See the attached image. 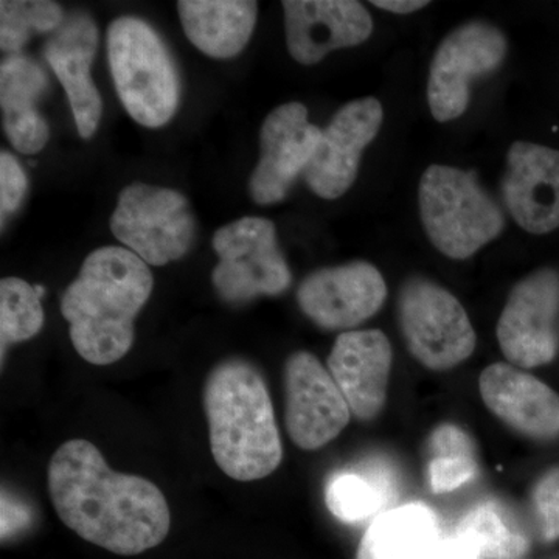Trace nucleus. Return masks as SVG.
<instances>
[{
	"label": "nucleus",
	"mask_w": 559,
	"mask_h": 559,
	"mask_svg": "<svg viewBox=\"0 0 559 559\" xmlns=\"http://www.w3.org/2000/svg\"><path fill=\"white\" fill-rule=\"evenodd\" d=\"M210 450L230 479L271 476L283 460L277 419L263 374L242 358L221 360L204 382Z\"/></svg>",
	"instance_id": "obj_3"
},
{
	"label": "nucleus",
	"mask_w": 559,
	"mask_h": 559,
	"mask_svg": "<svg viewBox=\"0 0 559 559\" xmlns=\"http://www.w3.org/2000/svg\"><path fill=\"white\" fill-rule=\"evenodd\" d=\"M481 400L489 412L527 439H559V395L546 382L511 364L496 362L481 371Z\"/></svg>",
	"instance_id": "obj_18"
},
{
	"label": "nucleus",
	"mask_w": 559,
	"mask_h": 559,
	"mask_svg": "<svg viewBox=\"0 0 559 559\" xmlns=\"http://www.w3.org/2000/svg\"><path fill=\"white\" fill-rule=\"evenodd\" d=\"M154 288L148 264L130 249L91 252L61 297L76 353L94 366H110L134 344V322Z\"/></svg>",
	"instance_id": "obj_2"
},
{
	"label": "nucleus",
	"mask_w": 559,
	"mask_h": 559,
	"mask_svg": "<svg viewBox=\"0 0 559 559\" xmlns=\"http://www.w3.org/2000/svg\"><path fill=\"white\" fill-rule=\"evenodd\" d=\"M385 299V280L367 261L312 272L297 289L300 310L323 330L355 329L373 318Z\"/></svg>",
	"instance_id": "obj_12"
},
{
	"label": "nucleus",
	"mask_w": 559,
	"mask_h": 559,
	"mask_svg": "<svg viewBox=\"0 0 559 559\" xmlns=\"http://www.w3.org/2000/svg\"><path fill=\"white\" fill-rule=\"evenodd\" d=\"M382 119L384 110L373 97L349 102L334 114L305 170L312 193L329 201L347 193L358 178L364 150L377 138Z\"/></svg>",
	"instance_id": "obj_14"
},
{
	"label": "nucleus",
	"mask_w": 559,
	"mask_h": 559,
	"mask_svg": "<svg viewBox=\"0 0 559 559\" xmlns=\"http://www.w3.org/2000/svg\"><path fill=\"white\" fill-rule=\"evenodd\" d=\"M429 485L433 492H451L476 479L479 463L476 455H433L429 462Z\"/></svg>",
	"instance_id": "obj_28"
},
{
	"label": "nucleus",
	"mask_w": 559,
	"mask_h": 559,
	"mask_svg": "<svg viewBox=\"0 0 559 559\" xmlns=\"http://www.w3.org/2000/svg\"><path fill=\"white\" fill-rule=\"evenodd\" d=\"M47 487L58 516L80 538L134 557L167 538L171 513L153 481L110 469L87 440H69L51 455Z\"/></svg>",
	"instance_id": "obj_1"
},
{
	"label": "nucleus",
	"mask_w": 559,
	"mask_h": 559,
	"mask_svg": "<svg viewBox=\"0 0 559 559\" xmlns=\"http://www.w3.org/2000/svg\"><path fill=\"white\" fill-rule=\"evenodd\" d=\"M532 509L543 539L547 543L559 539V466L546 471L536 481Z\"/></svg>",
	"instance_id": "obj_27"
},
{
	"label": "nucleus",
	"mask_w": 559,
	"mask_h": 559,
	"mask_svg": "<svg viewBox=\"0 0 559 559\" xmlns=\"http://www.w3.org/2000/svg\"><path fill=\"white\" fill-rule=\"evenodd\" d=\"M28 190V179L24 168L13 154L2 151L0 154V210L2 223L7 216L20 210Z\"/></svg>",
	"instance_id": "obj_29"
},
{
	"label": "nucleus",
	"mask_w": 559,
	"mask_h": 559,
	"mask_svg": "<svg viewBox=\"0 0 559 559\" xmlns=\"http://www.w3.org/2000/svg\"><path fill=\"white\" fill-rule=\"evenodd\" d=\"M385 495L380 480L344 471L329 480L325 502L334 518L355 524L377 514L385 503Z\"/></svg>",
	"instance_id": "obj_26"
},
{
	"label": "nucleus",
	"mask_w": 559,
	"mask_h": 559,
	"mask_svg": "<svg viewBox=\"0 0 559 559\" xmlns=\"http://www.w3.org/2000/svg\"><path fill=\"white\" fill-rule=\"evenodd\" d=\"M502 193L511 218L528 234L559 229V151L514 142L507 154Z\"/></svg>",
	"instance_id": "obj_16"
},
{
	"label": "nucleus",
	"mask_w": 559,
	"mask_h": 559,
	"mask_svg": "<svg viewBox=\"0 0 559 559\" xmlns=\"http://www.w3.org/2000/svg\"><path fill=\"white\" fill-rule=\"evenodd\" d=\"M213 249L218 255L213 286L227 304L280 296L293 282L270 219L246 216L221 227L213 235Z\"/></svg>",
	"instance_id": "obj_6"
},
{
	"label": "nucleus",
	"mask_w": 559,
	"mask_h": 559,
	"mask_svg": "<svg viewBox=\"0 0 559 559\" xmlns=\"http://www.w3.org/2000/svg\"><path fill=\"white\" fill-rule=\"evenodd\" d=\"M419 216L430 242L452 260H468L503 230L499 205L476 171L430 165L418 187Z\"/></svg>",
	"instance_id": "obj_5"
},
{
	"label": "nucleus",
	"mask_w": 559,
	"mask_h": 559,
	"mask_svg": "<svg viewBox=\"0 0 559 559\" xmlns=\"http://www.w3.org/2000/svg\"><path fill=\"white\" fill-rule=\"evenodd\" d=\"M44 326V310L35 286L17 277L0 282L2 362L10 345L35 337Z\"/></svg>",
	"instance_id": "obj_24"
},
{
	"label": "nucleus",
	"mask_w": 559,
	"mask_h": 559,
	"mask_svg": "<svg viewBox=\"0 0 559 559\" xmlns=\"http://www.w3.org/2000/svg\"><path fill=\"white\" fill-rule=\"evenodd\" d=\"M286 44L299 64L314 66L331 51L359 46L370 38L373 21L355 0H285Z\"/></svg>",
	"instance_id": "obj_15"
},
{
	"label": "nucleus",
	"mask_w": 559,
	"mask_h": 559,
	"mask_svg": "<svg viewBox=\"0 0 559 559\" xmlns=\"http://www.w3.org/2000/svg\"><path fill=\"white\" fill-rule=\"evenodd\" d=\"M429 450L432 457L447 454L476 455V448L468 433L450 423H444L432 430L429 437Z\"/></svg>",
	"instance_id": "obj_30"
},
{
	"label": "nucleus",
	"mask_w": 559,
	"mask_h": 559,
	"mask_svg": "<svg viewBox=\"0 0 559 559\" xmlns=\"http://www.w3.org/2000/svg\"><path fill=\"white\" fill-rule=\"evenodd\" d=\"M35 290H36V294H38V296L40 297V299H43L44 294H46V288H44V286L36 285Z\"/></svg>",
	"instance_id": "obj_34"
},
{
	"label": "nucleus",
	"mask_w": 559,
	"mask_h": 559,
	"mask_svg": "<svg viewBox=\"0 0 559 559\" xmlns=\"http://www.w3.org/2000/svg\"><path fill=\"white\" fill-rule=\"evenodd\" d=\"M558 323L559 272L544 267L511 289L498 322L499 347L518 369L547 366L558 355Z\"/></svg>",
	"instance_id": "obj_10"
},
{
	"label": "nucleus",
	"mask_w": 559,
	"mask_h": 559,
	"mask_svg": "<svg viewBox=\"0 0 559 559\" xmlns=\"http://www.w3.org/2000/svg\"><path fill=\"white\" fill-rule=\"evenodd\" d=\"M322 138L308 120L307 106L285 103L272 110L260 132V160L250 178L252 200L260 205L285 200L297 176L307 170Z\"/></svg>",
	"instance_id": "obj_13"
},
{
	"label": "nucleus",
	"mask_w": 559,
	"mask_h": 559,
	"mask_svg": "<svg viewBox=\"0 0 559 559\" xmlns=\"http://www.w3.org/2000/svg\"><path fill=\"white\" fill-rule=\"evenodd\" d=\"M509 50L506 35L492 24L471 21L452 31L433 55L428 80L430 114L440 123L462 117L474 81L496 72Z\"/></svg>",
	"instance_id": "obj_9"
},
{
	"label": "nucleus",
	"mask_w": 559,
	"mask_h": 559,
	"mask_svg": "<svg viewBox=\"0 0 559 559\" xmlns=\"http://www.w3.org/2000/svg\"><path fill=\"white\" fill-rule=\"evenodd\" d=\"M480 558L514 559L528 550V540L503 521L492 503L471 510L460 521L457 533Z\"/></svg>",
	"instance_id": "obj_23"
},
{
	"label": "nucleus",
	"mask_w": 559,
	"mask_h": 559,
	"mask_svg": "<svg viewBox=\"0 0 559 559\" xmlns=\"http://www.w3.org/2000/svg\"><path fill=\"white\" fill-rule=\"evenodd\" d=\"M285 425L289 439L304 451H318L347 428L352 411L329 369L310 352L286 359Z\"/></svg>",
	"instance_id": "obj_11"
},
{
	"label": "nucleus",
	"mask_w": 559,
	"mask_h": 559,
	"mask_svg": "<svg viewBox=\"0 0 559 559\" xmlns=\"http://www.w3.org/2000/svg\"><path fill=\"white\" fill-rule=\"evenodd\" d=\"M49 86V76L38 62L25 55H10L0 66V105L3 131L22 154H38L49 142V124L36 102Z\"/></svg>",
	"instance_id": "obj_20"
},
{
	"label": "nucleus",
	"mask_w": 559,
	"mask_h": 559,
	"mask_svg": "<svg viewBox=\"0 0 559 559\" xmlns=\"http://www.w3.org/2000/svg\"><path fill=\"white\" fill-rule=\"evenodd\" d=\"M31 524V511L22 507L17 500H13L5 492L2 495V540L17 535L22 528Z\"/></svg>",
	"instance_id": "obj_31"
},
{
	"label": "nucleus",
	"mask_w": 559,
	"mask_h": 559,
	"mask_svg": "<svg viewBox=\"0 0 559 559\" xmlns=\"http://www.w3.org/2000/svg\"><path fill=\"white\" fill-rule=\"evenodd\" d=\"M371 5L395 14H411L429 5L426 0H373Z\"/></svg>",
	"instance_id": "obj_33"
},
{
	"label": "nucleus",
	"mask_w": 559,
	"mask_h": 559,
	"mask_svg": "<svg viewBox=\"0 0 559 559\" xmlns=\"http://www.w3.org/2000/svg\"><path fill=\"white\" fill-rule=\"evenodd\" d=\"M421 559H480L479 554L466 540L454 535L437 540Z\"/></svg>",
	"instance_id": "obj_32"
},
{
	"label": "nucleus",
	"mask_w": 559,
	"mask_h": 559,
	"mask_svg": "<svg viewBox=\"0 0 559 559\" xmlns=\"http://www.w3.org/2000/svg\"><path fill=\"white\" fill-rule=\"evenodd\" d=\"M392 362V345L380 330L345 331L334 342L329 371L360 421L384 409Z\"/></svg>",
	"instance_id": "obj_17"
},
{
	"label": "nucleus",
	"mask_w": 559,
	"mask_h": 559,
	"mask_svg": "<svg viewBox=\"0 0 559 559\" xmlns=\"http://www.w3.org/2000/svg\"><path fill=\"white\" fill-rule=\"evenodd\" d=\"M109 226L114 237L150 266L182 259L197 234L182 193L142 182L120 191Z\"/></svg>",
	"instance_id": "obj_8"
},
{
	"label": "nucleus",
	"mask_w": 559,
	"mask_h": 559,
	"mask_svg": "<svg viewBox=\"0 0 559 559\" xmlns=\"http://www.w3.org/2000/svg\"><path fill=\"white\" fill-rule=\"evenodd\" d=\"M97 47V25L83 11H75L66 17L44 47V57L64 87L83 139H91L95 134L103 114L100 92L91 76Z\"/></svg>",
	"instance_id": "obj_19"
},
{
	"label": "nucleus",
	"mask_w": 559,
	"mask_h": 559,
	"mask_svg": "<svg viewBox=\"0 0 559 559\" xmlns=\"http://www.w3.org/2000/svg\"><path fill=\"white\" fill-rule=\"evenodd\" d=\"M180 22L190 43L216 60H229L246 49L259 14V3L246 0H182Z\"/></svg>",
	"instance_id": "obj_21"
},
{
	"label": "nucleus",
	"mask_w": 559,
	"mask_h": 559,
	"mask_svg": "<svg viewBox=\"0 0 559 559\" xmlns=\"http://www.w3.org/2000/svg\"><path fill=\"white\" fill-rule=\"evenodd\" d=\"M399 318L407 348L426 369H455L476 349V331L465 308L430 280L415 277L404 283Z\"/></svg>",
	"instance_id": "obj_7"
},
{
	"label": "nucleus",
	"mask_w": 559,
	"mask_h": 559,
	"mask_svg": "<svg viewBox=\"0 0 559 559\" xmlns=\"http://www.w3.org/2000/svg\"><path fill=\"white\" fill-rule=\"evenodd\" d=\"M108 61L121 105L139 124L160 128L175 117L178 69L159 33L139 17H119L108 28Z\"/></svg>",
	"instance_id": "obj_4"
},
{
	"label": "nucleus",
	"mask_w": 559,
	"mask_h": 559,
	"mask_svg": "<svg viewBox=\"0 0 559 559\" xmlns=\"http://www.w3.org/2000/svg\"><path fill=\"white\" fill-rule=\"evenodd\" d=\"M439 539L433 511L423 503H409L371 522L356 559H421Z\"/></svg>",
	"instance_id": "obj_22"
},
{
	"label": "nucleus",
	"mask_w": 559,
	"mask_h": 559,
	"mask_svg": "<svg viewBox=\"0 0 559 559\" xmlns=\"http://www.w3.org/2000/svg\"><path fill=\"white\" fill-rule=\"evenodd\" d=\"M64 11L49 0H2L0 2V49L20 53L35 33L57 32Z\"/></svg>",
	"instance_id": "obj_25"
}]
</instances>
